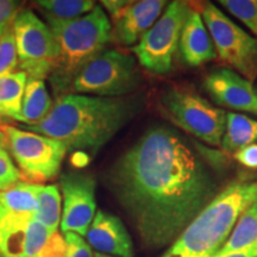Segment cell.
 <instances>
[{
    "mask_svg": "<svg viewBox=\"0 0 257 257\" xmlns=\"http://www.w3.org/2000/svg\"><path fill=\"white\" fill-rule=\"evenodd\" d=\"M106 181L150 250L172 245L220 192L187 141L165 125L149 127L125 150Z\"/></svg>",
    "mask_w": 257,
    "mask_h": 257,
    "instance_id": "6da1fadb",
    "label": "cell"
},
{
    "mask_svg": "<svg viewBox=\"0 0 257 257\" xmlns=\"http://www.w3.org/2000/svg\"><path fill=\"white\" fill-rule=\"evenodd\" d=\"M142 108L138 98H101L68 93L56 99L49 114L21 128L60 141L67 152L96 154Z\"/></svg>",
    "mask_w": 257,
    "mask_h": 257,
    "instance_id": "7a4b0ae2",
    "label": "cell"
},
{
    "mask_svg": "<svg viewBox=\"0 0 257 257\" xmlns=\"http://www.w3.org/2000/svg\"><path fill=\"white\" fill-rule=\"evenodd\" d=\"M256 199V181L231 182L161 257H214L229 239L240 214Z\"/></svg>",
    "mask_w": 257,
    "mask_h": 257,
    "instance_id": "3957f363",
    "label": "cell"
},
{
    "mask_svg": "<svg viewBox=\"0 0 257 257\" xmlns=\"http://www.w3.org/2000/svg\"><path fill=\"white\" fill-rule=\"evenodd\" d=\"M59 46V57L49 79L57 98L70 92L74 80L112 40V25L100 5L73 21L47 19Z\"/></svg>",
    "mask_w": 257,
    "mask_h": 257,
    "instance_id": "277c9868",
    "label": "cell"
},
{
    "mask_svg": "<svg viewBox=\"0 0 257 257\" xmlns=\"http://www.w3.org/2000/svg\"><path fill=\"white\" fill-rule=\"evenodd\" d=\"M161 111L176 126L208 146H220L226 112L184 86H170L160 96Z\"/></svg>",
    "mask_w": 257,
    "mask_h": 257,
    "instance_id": "5b68a950",
    "label": "cell"
},
{
    "mask_svg": "<svg viewBox=\"0 0 257 257\" xmlns=\"http://www.w3.org/2000/svg\"><path fill=\"white\" fill-rule=\"evenodd\" d=\"M140 85L141 74L133 55L118 50H104L80 72L69 93L123 98Z\"/></svg>",
    "mask_w": 257,
    "mask_h": 257,
    "instance_id": "8992f818",
    "label": "cell"
},
{
    "mask_svg": "<svg viewBox=\"0 0 257 257\" xmlns=\"http://www.w3.org/2000/svg\"><path fill=\"white\" fill-rule=\"evenodd\" d=\"M191 10L181 0L168 3L156 23L133 47V53L143 68L157 75L172 72L182 29Z\"/></svg>",
    "mask_w": 257,
    "mask_h": 257,
    "instance_id": "52a82bcc",
    "label": "cell"
},
{
    "mask_svg": "<svg viewBox=\"0 0 257 257\" xmlns=\"http://www.w3.org/2000/svg\"><path fill=\"white\" fill-rule=\"evenodd\" d=\"M18 67L28 78H49L56 66L59 46L48 24L31 10H21L12 21Z\"/></svg>",
    "mask_w": 257,
    "mask_h": 257,
    "instance_id": "ba28073f",
    "label": "cell"
},
{
    "mask_svg": "<svg viewBox=\"0 0 257 257\" xmlns=\"http://www.w3.org/2000/svg\"><path fill=\"white\" fill-rule=\"evenodd\" d=\"M200 15L220 59L248 81H255L257 38L244 31L212 3L204 4Z\"/></svg>",
    "mask_w": 257,
    "mask_h": 257,
    "instance_id": "9c48e42d",
    "label": "cell"
},
{
    "mask_svg": "<svg viewBox=\"0 0 257 257\" xmlns=\"http://www.w3.org/2000/svg\"><path fill=\"white\" fill-rule=\"evenodd\" d=\"M8 138L11 155L29 181H47L59 175L67 148L60 141L21 127L0 126Z\"/></svg>",
    "mask_w": 257,
    "mask_h": 257,
    "instance_id": "30bf717a",
    "label": "cell"
},
{
    "mask_svg": "<svg viewBox=\"0 0 257 257\" xmlns=\"http://www.w3.org/2000/svg\"><path fill=\"white\" fill-rule=\"evenodd\" d=\"M59 188L63 197L61 231L86 237L96 213L95 179L88 173H64L60 176Z\"/></svg>",
    "mask_w": 257,
    "mask_h": 257,
    "instance_id": "8fae6325",
    "label": "cell"
},
{
    "mask_svg": "<svg viewBox=\"0 0 257 257\" xmlns=\"http://www.w3.org/2000/svg\"><path fill=\"white\" fill-rule=\"evenodd\" d=\"M50 236L35 218L12 213L0 205V257L36 256Z\"/></svg>",
    "mask_w": 257,
    "mask_h": 257,
    "instance_id": "7c38bea8",
    "label": "cell"
},
{
    "mask_svg": "<svg viewBox=\"0 0 257 257\" xmlns=\"http://www.w3.org/2000/svg\"><path fill=\"white\" fill-rule=\"evenodd\" d=\"M204 86L213 101L230 110L257 115V92L250 82L229 68L212 70L204 80Z\"/></svg>",
    "mask_w": 257,
    "mask_h": 257,
    "instance_id": "4fadbf2b",
    "label": "cell"
},
{
    "mask_svg": "<svg viewBox=\"0 0 257 257\" xmlns=\"http://www.w3.org/2000/svg\"><path fill=\"white\" fill-rule=\"evenodd\" d=\"M168 2L142 0L131 2L113 21L112 37L123 46H136L147 31L156 23L163 14Z\"/></svg>",
    "mask_w": 257,
    "mask_h": 257,
    "instance_id": "5bb4252c",
    "label": "cell"
},
{
    "mask_svg": "<svg viewBox=\"0 0 257 257\" xmlns=\"http://www.w3.org/2000/svg\"><path fill=\"white\" fill-rule=\"evenodd\" d=\"M86 238L96 252L114 257L135 256L133 239L123 221L106 211H96Z\"/></svg>",
    "mask_w": 257,
    "mask_h": 257,
    "instance_id": "9a60e30c",
    "label": "cell"
},
{
    "mask_svg": "<svg viewBox=\"0 0 257 257\" xmlns=\"http://www.w3.org/2000/svg\"><path fill=\"white\" fill-rule=\"evenodd\" d=\"M179 50L189 67L202 66L217 57L216 48L204 19L200 12L193 9L182 29Z\"/></svg>",
    "mask_w": 257,
    "mask_h": 257,
    "instance_id": "2e32d148",
    "label": "cell"
},
{
    "mask_svg": "<svg viewBox=\"0 0 257 257\" xmlns=\"http://www.w3.org/2000/svg\"><path fill=\"white\" fill-rule=\"evenodd\" d=\"M53 105V99L48 92L44 80L28 78L19 121L23 125L41 123L49 114Z\"/></svg>",
    "mask_w": 257,
    "mask_h": 257,
    "instance_id": "e0dca14e",
    "label": "cell"
},
{
    "mask_svg": "<svg viewBox=\"0 0 257 257\" xmlns=\"http://www.w3.org/2000/svg\"><path fill=\"white\" fill-rule=\"evenodd\" d=\"M257 142V120L240 113H226L225 133L220 147L225 153H236Z\"/></svg>",
    "mask_w": 257,
    "mask_h": 257,
    "instance_id": "ac0fdd59",
    "label": "cell"
},
{
    "mask_svg": "<svg viewBox=\"0 0 257 257\" xmlns=\"http://www.w3.org/2000/svg\"><path fill=\"white\" fill-rule=\"evenodd\" d=\"M42 186L38 182L19 181L6 191L0 192V205L12 213L35 218L38 192Z\"/></svg>",
    "mask_w": 257,
    "mask_h": 257,
    "instance_id": "d6986e66",
    "label": "cell"
},
{
    "mask_svg": "<svg viewBox=\"0 0 257 257\" xmlns=\"http://www.w3.org/2000/svg\"><path fill=\"white\" fill-rule=\"evenodd\" d=\"M28 75L15 72L0 76V118L19 121Z\"/></svg>",
    "mask_w": 257,
    "mask_h": 257,
    "instance_id": "ffe728a7",
    "label": "cell"
},
{
    "mask_svg": "<svg viewBox=\"0 0 257 257\" xmlns=\"http://www.w3.org/2000/svg\"><path fill=\"white\" fill-rule=\"evenodd\" d=\"M257 243V199L240 214L225 245L214 257H223Z\"/></svg>",
    "mask_w": 257,
    "mask_h": 257,
    "instance_id": "44dd1931",
    "label": "cell"
},
{
    "mask_svg": "<svg viewBox=\"0 0 257 257\" xmlns=\"http://www.w3.org/2000/svg\"><path fill=\"white\" fill-rule=\"evenodd\" d=\"M62 216L61 192L57 185L42 186L37 197V211L35 219L43 225L50 234L57 232Z\"/></svg>",
    "mask_w": 257,
    "mask_h": 257,
    "instance_id": "7402d4cb",
    "label": "cell"
},
{
    "mask_svg": "<svg viewBox=\"0 0 257 257\" xmlns=\"http://www.w3.org/2000/svg\"><path fill=\"white\" fill-rule=\"evenodd\" d=\"M35 5L41 10L46 19L73 21L83 17L95 8L92 0H38Z\"/></svg>",
    "mask_w": 257,
    "mask_h": 257,
    "instance_id": "603a6c76",
    "label": "cell"
},
{
    "mask_svg": "<svg viewBox=\"0 0 257 257\" xmlns=\"http://www.w3.org/2000/svg\"><path fill=\"white\" fill-rule=\"evenodd\" d=\"M219 4L257 36V0H220Z\"/></svg>",
    "mask_w": 257,
    "mask_h": 257,
    "instance_id": "cb8c5ba5",
    "label": "cell"
},
{
    "mask_svg": "<svg viewBox=\"0 0 257 257\" xmlns=\"http://www.w3.org/2000/svg\"><path fill=\"white\" fill-rule=\"evenodd\" d=\"M12 24V23H11ZM18 67V53L11 25L0 35V76L15 73Z\"/></svg>",
    "mask_w": 257,
    "mask_h": 257,
    "instance_id": "d4e9b609",
    "label": "cell"
},
{
    "mask_svg": "<svg viewBox=\"0 0 257 257\" xmlns=\"http://www.w3.org/2000/svg\"><path fill=\"white\" fill-rule=\"evenodd\" d=\"M21 170L16 167L8 149L0 148V192L12 187L21 181Z\"/></svg>",
    "mask_w": 257,
    "mask_h": 257,
    "instance_id": "484cf974",
    "label": "cell"
},
{
    "mask_svg": "<svg viewBox=\"0 0 257 257\" xmlns=\"http://www.w3.org/2000/svg\"><path fill=\"white\" fill-rule=\"evenodd\" d=\"M63 237L67 244L66 257H94L91 245L80 234L67 232Z\"/></svg>",
    "mask_w": 257,
    "mask_h": 257,
    "instance_id": "4316f807",
    "label": "cell"
},
{
    "mask_svg": "<svg viewBox=\"0 0 257 257\" xmlns=\"http://www.w3.org/2000/svg\"><path fill=\"white\" fill-rule=\"evenodd\" d=\"M67 244L64 237L60 233L51 234L43 249L37 253L36 257H66Z\"/></svg>",
    "mask_w": 257,
    "mask_h": 257,
    "instance_id": "83f0119b",
    "label": "cell"
},
{
    "mask_svg": "<svg viewBox=\"0 0 257 257\" xmlns=\"http://www.w3.org/2000/svg\"><path fill=\"white\" fill-rule=\"evenodd\" d=\"M21 11L19 3L12 0H0V35L11 25L16 15Z\"/></svg>",
    "mask_w": 257,
    "mask_h": 257,
    "instance_id": "f1b7e54d",
    "label": "cell"
},
{
    "mask_svg": "<svg viewBox=\"0 0 257 257\" xmlns=\"http://www.w3.org/2000/svg\"><path fill=\"white\" fill-rule=\"evenodd\" d=\"M234 160L238 161L240 165L251 169H257V144H250L237 150L233 154Z\"/></svg>",
    "mask_w": 257,
    "mask_h": 257,
    "instance_id": "f546056e",
    "label": "cell"
},
{
    "mask_svg": "<svg viewBox=\"0 0 257 257\" xmlns=\"http://www.w3.org/2000/svg\"><path fill=\"white\" fill-rule=\"evenodd\" d=\"M130 3L131 2H125V0H104L101 2V8H104L111 16V18L114 19L124 11Z\"/></svg>",
    "mask_w": 257,
    "mask_h": 257,
    "instance_id": "4dcf8cb0",
    "label": "cell"
},
{
    "mask_svg": "<svg viewBox=\"0 0 257 257\" xmlns=\"http://www.w3.org/2000/svg\"><path fill=\"white\" fill-rule=\"evenodd\" d=\"M223 257H257V243L249 246V248L239 250V251L231 252L229 255Z\"/></svg>",
    "mask_w": 257,
    "mask_h": 257,
    "instance_id": "1f68e13d",
    "label": "cell"
},
{
    "mask_svg": "<svg viewBox=\"0 0 257 257\" xmlns=\"http://www.w3.org/2000/svg\"><path fill=\"white\" fill-rule=\"evenodd\" d=\"M0 148H9V144H8V138H6L5 134L3 133V130L0 128Z\"/></svg>",
    "mask_w": 257,
    "mask_h": 257,
    "instance_id": "d6a6232c",
    "label": "cell"
},
{
    "mask_svg": "<svg viewBox=\"0 0 257 257\" xmlns=\"http://www.w3.org/2000/svg\"><path fill=\"white\" fill-rule=\"evenodd\" d=\"M94 257H114V256L105 255V253H100V252H94Z\"/></svg>",
    "mask_w": 257,
    "mask_h": 257,
    "instance_id": "836d02e7",
    "label": "cell"
}]
</instances>
